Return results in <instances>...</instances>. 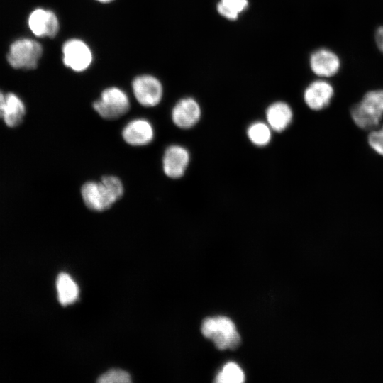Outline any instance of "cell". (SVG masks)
I'll return each instance as SVG.
<instances>
[{"label":"cell","mask_w":383,"mask_h":383,"mask_svg":"<svg viewBox=\"0 0 383 383\" xmlns=\"http://www.w3.org/2000/svg\"><path fill=\"white\" fill-rule=\"evenodd\" d=\"M350 113L359 128L365 130L376 128L383 116V89L367 92L361 101L352 107Z\"/></svg>","instance_id":"obj_1"},{"label":"cell","mask_w":383,"mask_h":383,"mask_svg":"<svg viewBox=\"0 0 383 383\" xmlns=\"http://www.w3.org/2000/svg\"><path fill=\"white\" fill-rule=\"evenodd\" d=\"M202 334L211 339L219 350L233 349L240 342V337L234 323L226 316L207 318L201 325Z\"/></svg>","instance_id":"obj_2"},{"label":"cell","mask_w":383,"mask_h":383,"mask_svg":"<svg viewBox=\"0 0 383 383\" xmlns=\"http://www.w3.org/2000/svg\"><path fill=\"white\" fill-rule=\"evenodd\" d=\"M130 106L126 93L116 87L104 89L99 99L93 103L94 111L106 120H115L121 117L129 111Z\"/></svg>","instance_id":"obj_3"},{"label":"cell","mask_w":383,"mask_h":383,"mask_svg":"<svg viewBox=\"0 0 383 383\" xmlns=\"http://www.w3.org/2000/svg\"><path fill=\"white\" fill-rule=\"evenodd\" d=\"M43 54L41 45L32 39L23 38L13 42L7 55L9 64L16 69H35Z\"/></svg>","instance_id":"obj_4"},{"label":"cell","mask_w":383,"mask_h":383,"mask_svg":"<svg viewBox=\"0 0 383 383\" xmlns=\"http://www.w3.org/2000/svg\"><path fill=\"white\" fill-rule=\"evenodd\" d=\"M81 196L86 206L97 212L110 209L118 199L101 181H87L81 188Z\"/></svg>","instance_id":"obj_5"},{"label":"cell","mask_w":383,"mask_h":383,"mask_svg":"<svg viewBox=\"0 0 383 383\" xmlns=\"http://www.w3.org/2000/svg\"><path fill=\"white\" fill-rule=\"evenodd\" d=\"M132 89L136 101L144 107L155 106L162 98L163 88L161 82L150 74H142L134 78Z\"/></svg>","instance_id":"obj_6"},{"label":"cell","mask_w":383,"mask_h":383,"mask_svg":"<svg viewBox=\"0 0 383 383\" xmlns=\"http://www.w3.org/2000/svg\"><path fill=\"white\" fill-rule=\"evenodd\" d=\"M64 65L75 72L87 70L92 62V53L89 46L82 40L72 38L63 44Z\"/></svg>","instance_id":"obj_7"},{"label":"cell","mask_w":383,"mask_h":383,"mask_svg":"<svg viewBox=\"0 0 383 383\" xmlns=\"http://www.w3.org/2000/svg\"><path fill=\"white\" fill-rule=\"evenodd\" d=\"M190 155L187 149L179 145H171L164 152L162 170L171 179L182 177L189 165Z\"/></svg>","instance_id":"obj_8"},{"label":"cell","mask_w":383,"mask_h":383,"mask_svg":"<svg viewBox=\"0 0 383 383\" xmlns=\"http://www.w3.org/2000/svg\"><path fill=\"white\" fill-rule=\"evenodd\" d=\"M121 135L128 145L135 147L145 146L153 140L155 130L152 124L148 119L136 118L125 125Z\"/></svg>","instance_id":"obj_9"},{"label":"cell","mask_w":383,"mask_h":383,"mask_svg":"<svg viewBox=\"0 0 383 383\" xmlns=\"http://www.w3.org/2000/svg\"><path fill=\"white\" fill-rule=\"evenodd\" d=\"M201 110L199 103L193 98L185 97L174 106L171 118L174 124L182 129L194 126L200 120Z\"/></svg>","instance_id":"obj_10"},{"label":"cell","mask_w":383,"mask_h":383,"mask_svg":"<svg viewBox=\"0 0 383 383\" xmlns=\"http://www.w3.org/2000/svg\"><path fill=\"white\" fill-rule=\"evenodd\" d=\"M28 26L38 37L54 38L59 31L57 17L50 10L36 9L29 16Z\"/></svg>","instance_id":"obj_11"},{"label":"cell","mask_w":383,"mask_h":383,"mask_svg":"<svg viewBox=\"0 0 383 383\" xmlns=\"http://www.w3.org/2000/svg\"><path fill=\"white\" fill-rule=\"evenodd\" d=\"M26 114V107L22 100L13 93L0 91V118L9 127L18 126Z\"/></svg>","instance_id":"obj_12"},{"label":"cell","mask_w":383,"mask_h":383,"mask_svg":"<svg viewBox=\"0 0 383 383\" xmlns=\"http://www.w3.org/2000/svg\"><path fill=\"white\" fill-rule=\"evenodd\" d=\"M334 94L332 85L324 80H316L305 89L304 99L312 110L319 111L331 102Z\"/></svg>","instance_id":"obj_13"},{"label":"cell","mask_w":383,"mask_h":383,"mask_svg":"<svg viewBox=\"0 0 383 383\" xmlns=\"http://www.w3.org/2000/svg\"><path fill=\"white\" fill-rule=\"evenodd\" d=\"M309 62L311 70L320 77H331L338 72L340 67L337 55L326 48L314 51L311 55Z\"/></svg>","instance_id":"obj_14"},{"label":"cell","mask_w":383,"mask_h":383,"mask_svg":"<svg viewBox=\"0 0 383 383\" xmlns=\"http://www.w3.org/2000/svg\"><path fill=\"white\" fill-rule=\"evenodd\" d=\"M293 112L285 102L276 101L270 104L266 110V120L272 131L282 132L291 123Z\"/></svg>","instance_id":"obj_15"},{"label":"cell","mask_w":383,"mask_h":383,"mask_svg":"<svg viewBox=\"0 0 383 383\" xmlns=\"http://www.w3.org/2000/svg\"><path fill=\"white\" fill-rule=\"evenodd\" d=\"M56 288L58 300L63 306L72 304L78 297V286L67 273L62 272L57 276Z\"/></svg>","instance_id":"obj_16"},{"label":"cell","mask_w":383,"mask_h":383,"mask_svg":"<svg viewBox=\"0 0 383 383\" xmlns=\"http://www.w3.org/2000/svg\"><path fill=\"white\" fill-rule=\"evenodd\" d=\"M247 135L249 140L255 145H267L272 138V129L264 122L257 121L252 123L248 128Z\"/></svg>","instance_id":"obj_17"},{"label":"cell","mask_w":383,"mask_h":383,"mask_svg":"<svg viewBox=\"0 0 383 383\" xmlns=\"http://www.w3.org/2000/svg\"><path fill=\"white\" fill-rule=\"evenodd\" d=\"M248 6V0H220L217 11L220 15L228 20H236Z\"/></svg>","instance_id":"obj_18"},{"label":"cell","mask_w":383,"mask_h":383,"mask_svg":"<svg viewBox=\"0 0 383 383\" xmlns=\"http://www.w3.org/2000/svg\"><path fill=\"white\" fill-rule=\"evenodd\" d=\"M245 380L242 369L235 362L225 365L222 370L216 377L218 383H241Z\"/></svg>","instance_id":"obj_19"},{"label":"cell","mask_w":383,"mask_h":383,"mask_svg":"<svg viewBox=\"0 0 383 383\" xmlns=\"http://www.w3.org/2000/svg\"><path fill=\"white\" fill-rule=\"evenodd\" d=\"M100 383H130L131 375L121 369H111L101 374L97 379Z\"/></svg>","instance_id":"obj_20"},{"label":"cell","mask_w":383,"mask_h":383,"mask_svg":"<svg viewBox=\"0 0 383 383\" xmlns=\"http://www.w3.org/2000/svg\"><path fill=\"white\" fill-rule=\"evenodd\" d=\"M101 180L111 190L116 196L120 199L124 192V187L121 180L113 175H105Z\"/></svg>","instance_id":"obj_21"},{"label":"cell","mask_w":383,"mask_h":383,"mask_svg":"<svg viewBox=\"0 0 383 383\" xmlns=\"http://www.w3.org/2000/svg\"><path fill=\"white\" fill-rule=\"evenodd\" d=\"M368 143L377 153L383 155V126L369 134Z\"/></svg>","instance_id":"obj_22"},{"label":"cell","mask_w":383,"mask_h":383,"mask_svg":"<svg viewBox=\"0 0 383 383\" xmlns=\"http://www.w3.org/2000/svg\"><path fill=\"white\" fill-rule=\"evenodd\" d=\"M375 40L379 49L383 52V26H379L377 29Z\"/></svg>","instance_id":"obj_23"},{"label":"cell","mask_w":383,"mask_h":383,"mask_svg":"<svg viewBox=\"0 0 383 383\" xmlns=\"http://www.w3.org/2000/svg\"><path fill=\"white\" fill-rule=\"evenodd\" d=\"M96 1L101 3H109V2L112 1L113 0H96Z\"/></svg>","instance_id":"obj_24"}]
</instances>
